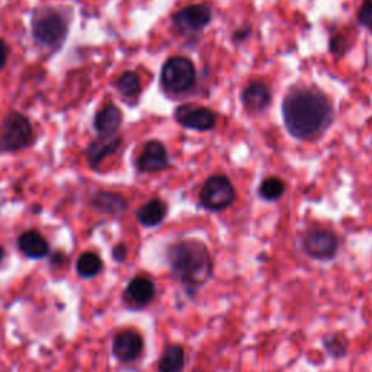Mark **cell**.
Masks as SVG:
<instances>
[{
    "label": "cell",
    "mask_w": 372,
    "mask_h": 372,
    "mask_svg": "<svg viewBox=\"0 0 372 372\" xmlns=\"http://www.w3.org/2000/svg\"><path fill=\"white\" fill-rule=\"evenodd\" d=\"M8 45L4 40H0V70L4 68L5 63H6V59H8Z\"/></svg>",
    "instance_id": "cell-27"
},
{
    "label": "cell",
    "mask_w": 372,
    "mask_h": 372,
    "mask_svg": "<svg viewBox=\"0 0 372 372\" xmlns=\"http://www.w3.org/2000/svg\"><path fill=\"white\" fill-rule=\"evenodd\" d=\"M167 215V207L160 200H152L137 210V220L144 227H156L162 224Z\"/></svg>",
    "instance_id": "cell-17"
},
{
    "label": "cell",
    "mask_w": 372,
    "mask_h": 372,
    "mask_svg": "<svg viewBox=\"0 0 372 372\" xmlns=\"http://www.w3.org/2000/svg\"><path fill=\"white\" fill-rule=\"evenodd\" d=\"M195 66L186 57H172L162 70V83L166 90L181 93L195 83Z\"/></svg>",
    "instance_id": "cell-7"
},
{
    "label": "cell",
    "mask_w": 372,
    "mask_h": 372,
    "mask_svg": "<svg viewBox=\"0 0 372 372\" xmlns=\"http://www.w3.org/2000/svg\"><path fill=\"white\" fill-rule=\"evenodd\" d=\"M76 268H78V274L82 278H93L97 274H101L104 269V263H102V259L99 258L96 253L86 252L80 255V258L78 259Z\"/></svg>",
    "instance_id": "cell-20"
},
{
    "label": "cell",
    "mask_w": 372,
    "mask_h": 372,
    "mask_svg": "<svg viewBox=\"0 0 372 372\" xmlns=\"http://www.w3.org/2000/svg\"><path fill=\"white\" fill-rule=\"evenodd\" d=\"M18 244H19L20 252L31 259H42L49 252L48 241L35 230H30L27 233H23L19 237Z\"/></svg>",
    "instance_id": "cell-16"
},
{
    "label": "cell",
    "mask_w": 372,
    "mask_h": 372,
    "mask_svg": "<svg viewBox=\"0 0 372 372\" xmlns=\"http://www.w3.org/2000/svg\"><path fill=\"white\" fill-rule=\"evenodd\" d=\"M138 169L141 172H160L167 167V152L160 141L147 143L138 157Z\"/></svg>",
    "instance_id": "cell-12"
},
{
    "label": "cell",
    "mask_w": 372,
    "mask_h": 372,
    "mask_svg": "<svg viewBox=\"0 0 372 372\" xmlns=\"http://www.w3.org/2000/svg\"><path fill=\"white\" fill-rule=\"evenodd\" d=\"M191 372H205V371H203V369H200V368H196V369H192Z\"/></svg>",
    "instance_id": "cell-30"
},
{
    "label": "cell",
    "mask_w": 372,
    "mask_h": 372,
    "mask_svg": "<svg viewBox=\"0 0 372 372\" xmlns=\"http://www.w3.org/2000/svg\"><path fill=\"white\" fill-rule=\"evenodd\" d=\"M282 114L289 134L295 138L308 140L329 126L332 107L323 93L304 88L287 95Z\"/></svg>",
    "instance_id": "cell-2"
},
{
    "label": "cell",
    "mask_w": 372,
    "mask_h": 372,
    "mask_svg": "<svg viewBox=\"0 0 372 372\" xmlns=\"http://www.w3.org/2000/svg\"><path fill=\"white\" fill-rule=\"evenodd\" d=\"M285 192V185L280 178H268L259 186V195L265 201H278Z\"/></svg>",
    "instance_id": "cell-22"
},
{
    "label": "cell",
    "mask_w": 372,
    "mask_h": 372,
    "mask_svg": "<svg viewBox=\"0 0 372 372\" xmlns=\"http://www.w3.org/2000/svg\"><path fill=\"white\" fill-rule=\"evenodd\" d=\"M4 258H5V249L2 246H0V263L4 262Z\"/></svg>",
    "instance_id": "cell-29"
},
{
    "label": "cell",
    "mask_w": 372,
    "mask_h": 372,
    "mask_svg": "<svg viewBox=\"0 0 372 372\" xmlns=\"http://www.w3.org/2000/svg\"><path fill=\"white\" fill-rule=\"evenodd\" d=\"M127 256H128V249H127V246H126V244L119 243V244H116V246L114 247V251H112V258H114L115 262H118V263L126 262Z\"/></svg>",
    "instance_id": "cell-26"
},
{
    "label": "cell",
    "mask_w": 372,
    "mask_h": 372,
    "mask_svg": "<svg viewBox=\"0 0 372 372\" xmlns=\"http://www.w3.org/2000/svg\"><path fill=\"white\" fill-rule=\"evenodd\" d=\"M119 143H121L119 138H112V137H102L93 141L89 145L88 150V157L90 164L97 166L108 155H112L116 150Z\"/></svg>",
    "instance_id": "cell-19"
},
{
    "label": "cell",
    "mask_w": 372,
    "mask_h": 372,
    "mask_svg": "<svg viewBox=\"0 0 372 372\" xmlns=\"http://www.w3.org/2000/svg\"><path fill=\"white\" fill-rule=\"evenodd\" d=\"M114 356L121 362H136L144 352V337L134 329H126L114 337Z\"/></svg>",
    "instance_id": "cell-9"
},
{
    "label": "cell",
    "mask_w": 372,
    "mask_h": 372,
    "mask_svg": "<svg viewBox=\"0 0 372 372\" xmlns=\"http://www.w3.org/2000/svg\"><path fill=\"white\" fill-rule=\"evenodd\" d=\"M211 9L207 5H192L173 16V23L181 32H196L211 22Z\"/></svg>",
    "instance_id": "cell-11"
},
{
    "label": "cell",
    "mask_w": 372,
    "mask_h": 372,
    "mask_svg": "<svg viewBox=\"0 0 372 372\" xmlns=\"http://www.w3.org/2000/svg\"><path fill=\"white\" fill-rule=\"evenodd\" d=\"M31 137V124L19 112H11L0 124V150H19L30 143Z\"/></svg>",
    "instance_id": "cell-6"
},
{
    "label": "cell",
    "mask_w": 372,
    "mask_h": 372,
    "mask_svg": "<svg viewBox=\"0 0 372 372\" xmlns=\"http://www.w3.org/2000/svg\"><path fill=\"white\" fill-rule=\"evenodd\" d=\"M166 262L172 278L184 289L189 300H195L215 275V262L205 241L186 237L172 243L166 251Z\"/></svg>",
    "instance_id": "cell-1"
},
{
    "label": "cell",
    "mask_w": 372,
    "mask_h": 372,
    "mask_svg": "<svg viewBox=\"0 0 372 372\" xmlns=\"http://www.w3.org/2000/svg\"><path fill=\"white\" fill-rule=\"evenodd\" d=\"M321 348L325 349L328 356H330L333 361H342L349 355L351 349V340L344 332H329L325 333L320 339Z\"/></svg>",
    "instance_id": "cell-14"
},
{
    "label": "cell",
    "mask_w": 372,
    "mask_h": 372,
    "mask_svg": "<svg viewBox=\"0 0 372 372\" xmlns=\"http://www.w3.org/2000/svg\"><path fill=\"white\" fill-rule=\"evenodd\" d=\"M270 90L262 82H252L241 95L243 105L251 112H260L270 104Z\"/></svg>",
    "instance_id": "cell-15"
},
{
    "label": "cell",
    "mask_w": 372,
    "mask_h": 372,
    "mask_svg": "<svg viewBox=\"0 0 372 372\" xmlns=\"http://www.w3.org/2000/svg\"><path fill=\"white\" fill-rule=\"evenodd\" d=\"M122 122V114L118 107L108 105L95 118V128L102 137H111L118 131Z\"/></svg>",
    "instance_id": "cell-18"
},
{
    "label": "cell",
    "mask_w": 372,
    "mask_h": 372,
    "mask_svg": "<svg viewBox=\"0 0 372 372\" xmlns=\"http://www.w3.org/2000/svg\"><path fill=\"white\" fill-rule=\"evenodd\" d=\"M32 31L40 44L57 47L67 35V22L54 9H42L34 18Z\"/></svg>",
    "instance_id": "cell-4"
},
{
    "label": "cell",
    "mask_w": 372,
    "mask_h": 372,
    "mask_svg": "<svg viewBox=\"0 0 372 372\" xmlns=\"http://www.w3.org/2000/svg\"><path fill=\"white\" fill-rule=\"evenodd\" d=\"M236 200V192L232 182L222 175H215L207 179L201 192L200 204L207 211L218 212L229 208Z\"/></svg>",
    "instance_id": "cell-5"
},
{
    "label": "cell",
    "mask_w": 372,
    "mask_h": 372,
    "mask_svg": "<svg viewBox=\"0 0 372 372\" xmlns=\"http://www.w3.org/2000/svg\"><path fill=\"white\" fill-rule=\"evenodd\" d=\"M247 35H249V30H244V31H237L236 34H234V40H244Z\"/></svg>",
    "instance_id": "cell-28"
},
{
    "label": "cell",
    "mask_w": 372,
    "mask_h": 372,
    "mask_svg": "<svg viewBox=\"0 0 372 372\" xmlns=\"http://www.w3.org/2000/svg\"><path fill=\"white\" fill-rule=\"evenodd\" d=\"M340 240L333 230L313 227L301 239L303 253L316 262H332L339 253Z\"/></svg>",
    "instance_id": "cell-3"
},
{
    "label": "cell",
    "mask_w": 372,
    "mask_h": 372,
    "mask_svg": "<svg viewBox=\"0 0 372 372\" xmlns=\"http://www.w3.org/2000/svg\"><path fill=\"white\" fill-rule=\"evenodd\" d=\"M116 88L124 96H136V95H138L140 90H141V82H140L138 74L134 73V71L122 73L121 78L116 82Z\"/></svg>",
    "instance_id": "cell-23"
},
{
    "label": "cell",
    "mask_w": 372,
    "mask_h": 372,
    "mask_svg": "<svg viewBox=\"0 0 372 372\" xmlns=\"http://www.w3.org/2000/svg\"><path fill=\"white\" fill-rule=\"evenodd\" d=\"M186 366V351L181 343H169L157 361V372H184Z\"/></svg>",
    "instance_id": "cell-13"
},
{
    "label": "cell",
    "mask_w": 372,
    "mask_h": 372,
    "mask_svg": "<svg viewBox=\"0 0 372 372\" xmlns=\"http://www.w3.org/2000/svg\"><path fill=\"white\" fill-rule=\"evenodd\" d=\"M157 294V285L153 278L147 275L134 277L126 291H124V303L130 310H144L150 306Z\"/></svg>",
    "instance_id": "cell-8"
},
{
    "label": "cell",
    "mask_w": 372,
    "mask_h": 372,
    "mask_svg": "<svg viewBox=\"0 0 372 372\" xmlns=\"http://www.w3.org/2000/svg\"><path fill=\"white\" fill-rule=\"evenodd\" d=\"M358 19L365 27L372 28V0H364L358 13Z\"/></svg>",
    "instance_id": "cell-24"
},
{
    "label": "cell",
    "mask_w": 372,
    "mask_h": 372,
    "mask_svg": "<svg viewBox=\"0 0 372 372\" xmlns=\"http://www.w3.org/2000/svg\"><path fill=\"white\" fill-rule=\"evenodd\" d=\"M346 44H348V41H346V38L343 35H336L330 40V53L333 54H344L346 52Z\"/></svg>",
    "instance_id": "cell-25"
},
{
    "label": "cell",
    "mask_w": 372,
    "mask_h": 372,
    "mask_svg": "<svg viewBox=\"0 0 372 372\" xmlns=\"http://www.w3.org/2000/svg\"><path fill=\"white\" fill-rule=\"evenodd\" d=\"M175 118L182 127L195 131H210L215 127L217 122V118L212 111L191 104L181 105L175 111Z\"/></svg>",
    "instance_id": "cell-10"
},
{
    "label": "cell",
    "mask_w": 372,
    "mask_h": 372,
    "mask_svg": "<svg viewBox=\"0 0 372 372\" xmlns=\"http://www.w3.org/2000/svg\"><path fill=\"white\" fill-rule=\"evenodd\" d=\"M95 205L101 208L102 211L111 212V214H119L127 210V203L122 196L116 193H101L95 201Z\"/></svg>",
    "instance_id": "cell-21"
}]
</instances>
